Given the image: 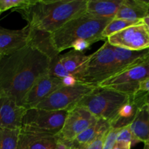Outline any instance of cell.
<instances>
[{
    "label": "cell",
    "instance_id": "1",
    "mask_svg": "<svg viewBox=\"0 0 149 149\" xmlns=\"http://www.w3.org/2000/svg\"><path fill=\"white\" fill-rule=\"evenodd\" d=\"M51 59L31 45L0 58V97L23 106L34 83L48 74Z\"/></svg>",
    "mask_w": 149,
    "mask_h": 149
},
{
    "label": "cell",
    "instance_id": "8",
    "mask_svg": "<svg viewBox=\"0 0 149 149\" xmlns=\"http://www.w3.org/2000/svg\"><path fill=\"white\" fill-rule=\"evenodd\" d=\"M149 77V64H140L110 77L97 87L111 89L128 95L139 91L140 84Z\"/></svg>",
    "mask_w": 149,
    "mask_h": 149
},
{
    "label": "cell",
    "instance_id": "19",
    "mask_svg": "<svg viewBox=\"0 0 149 149\" xmlns=\"http://www.w3.org/2000/svg\"><path fill=\"white\" fill-rule=\"evenodd\" d=\"M57 144L58 141L55 136L20 132L18 149H56Z\"/></svg>",
    "mask_w": 149,
    "mask_h": 149
},
{
    "label": "cell",
    "instance_id": "17",
    "mask_svg": "<svg viewBox=\"0 0 149 149\" xmlns=\"http://www.w3.org/2000/svg\"><path fill=\"white\" fill-rule=\"evenodd\" d=\"M112 49L117 64L116 74L131 67L142 64L143 60L148 54V49L142 51H132L113 46Z\"/></svg>",
    "mask_w": 149,
    "mask_h": 149
},
{
    "label": "cell",
    "instance_id": "9",
    "mask_svg": "<svg viewBox=\"0 0 149 149\" xmlns=\"http://www.w3.org/2000/svg\"><path fill=\"white\" fill-rule=\"evenodd\" d=\"M113 47L132 51L149 49V29L143 22L127 27L107 39Z\"/></svg>",
    "mask_w": 149,
    "mask_h": 149
},
{
    "label": "cell",
    "instance_id": "5",
    "mask_svg": "<svg viewBox=\"0 0 149 149\" xmlns=\"http://www.w3.org/2000/svg\"><path fill=\"white\" fill-rule=\"evenodd\" d=\"M117 74V64L112 46L108 41L98 50L89 55L78 82L97 87L100 83Z\"/></svg>",
    "mask_w": 149,
    "mask_h": 149
},
{
    "label": "cell",
    "instance_id": "33",
    "mask_svg": "<svg viewBox=\"0 0 149 149\" xmlns=\"http://www.w3.org/2000/svg\"><path fill=\"white\" fill-rule=\"evenodd\" d=\"M131 145L125 143H118L116 142L112 149H131Z\"/></svg>",
    "mask_w": 149,
    "mask_h": 149
},
{
    "label": "cell",
    "instance_id": "29",
    "mask_svg": "<svg viewBox=\"0 0 149 149\" xmlns=\"http://www.w3.org/2000/svg\"><path fill=\"white\" fill-rule=\"evenodd\" d=\"M105 135L106 133L99 136L95 141H93V142L82 149H103V143Z\"/></svg>",
    "mask_w": 149,
    "mask_h": 149
},
{
    "label": "cell",
    "instance_id": "12",
    "mask_svg": "<svg viewBox=\"0 0 149 149\" xmlns=\"http://www.w3.org/2000/svg\"><path fill=\"white\" fill-rule=\"evenodd\" d=\"M63 87L64 86L61 79L51 77L48 74L43 76L34 83L27 93L23 100V107L26 109L35 108L52 93Z\"/></svg>",
    "mask_w": 149,
    "mask_h": 149
},
{
    "label": "cell",
    "instance_id": "42",
    "mask_svg": "<svg viewBox=\"0 0 149 149\" xmlns=\"http://www.w3.org/2000/svg\"><path fill=\"white\" fill-rule=\"evenodd\" d=\"M56 149H58V148H56Z\"/></svg>",
    "mask_w": 149,
    "mask_h": 149
},
{
    "label": "cell",
    "instance_id": "6",
    "mask_svg": "<svg viewBox=\"0 0 149 149\" xmlns=\"http://www.w3.org/2000/svg\"><path fill=\"white\" fill-rule=\"evenodd\" d=\"M67 113V111H50L37 108L26 109L20 132L56 136L61 131Z\"/></svg>",
    "mask_w": 149,
    "mask_h": 149
},
{
    "label": "cell",
    "instance_id": "35",
    "mask_svg": "<svg viewBox=\"0 0 149 149\" xmlns=\"http://www.w3.org/2000/svg\"><path fill=\"white\" fill-rule=\"evenodd\" d=\"M143 22L146 25V26L148 27V29H149V15L145 17L143 19Z\"/></svg>",
    "mask_w": 149,
    "mask_h": 149
},
{
    "label": "cell",
    "instance_id": "38",
    "mask_svg": "<svg viewBox=\"0 0 149 149\" xmlns=\"http://www.w3.org/2000/svg\"><path fill=\"white\" fill-rule=\"evenodd\" d=\"M143 149H149V144H145Z\"/></svg>",
    "mask_w": 149,
    "mask_h": 149
},
{
    "label": "cell",
    "instance_id": "40",
    "mask_svg": "<svg viewBox=\"0 0 149 149\" xmlns=\"http://www.w3.org/2000/svg\"><path fill=\"white\" fill-rule=\"evenodd\" d=\"M0 15H1V13H0Z\"/></svg>",
    "mask_w": 149,
    "mask_h": 149
},
{
    "label": "cell",
    "instance_id": "39",
    "mask_svg": "<svg viewBox=\"0 0 149 149\" xmlns=\"http://www.w3.org/2000/svg\"><path fill=\"white\" fill-rule=\"evenodd\" d=\"M148 52H149V49H148Z\"/></svg>",
    "mask_w": 149,
    "mask_h": 149
},
{
    "label": "cell",
    "instance_id": "27",
    "mask_svg": "<svg viewBox=\"0 0 149 149\" xmlns=\"http://www.w3.org/2000/svg\"><path fill=\"white\" fill-rule=\"evenodd\" d=\"M32 0H0V13H3L10 9L15 10L23 8L29 5Z\"/></svg>",
    "mask_w": 149,
    "mask_h": 149
},
{
    "label": "cell",
    "instance_id": "16",
    "mask_svg": "<svg viewBox=\"0 0 149 149\" xmlns=\"http://www.w3.org/2000/svg\"><path fill=\"white\" fill-rule=\"evenodd\" d=\"M110 127V125L108 121L98 119L93 125L79 135L74 141L62 143L67 144L71 149H82L95 141L99 136L107 133Z\"/></svg>",
    "mask_w": 149,
    "mask_h": 149
},
{
    "label": "cell",
    "instance_id": "7",
    "mask_svg": "<svg viewBox=\"0 0 149 149\" xmlns=\"http://www.w3.org/2000/svg\"><path fill=\"white\" fill-rule=\"evenodd\" d=\"M94 87H96L80 82H77L71 87H63L52 93L35 108L50 111H70Z\"/></svg>",
    "mask_w": 149,
    "mask_h": 149
},
{
    "label": "cell",
    "instance_id": "15",
    "mask_svg": "<svg viewBox=\"0 0 149 149\" xmlns=\"http://www.w3.org/2000/svg\"><path fill=\"white\" fill-rule=\"evenodd\" d=\"M148 15L149 0H123L115 18L139 21Z\"/></svg>",
    "mask_w": 149,
    "mask_h": 149
},
{
    "label": "cell",
    "instance_id": "23",
    "mask_svg": "<svg viewBox=\"0 0 149 149\" xmlns=\"http://www.w3.org/2000/svg\"><path fill=\"white\" fill-rule=\"evenodd\" d=\"M20 130H10L0 127V149H18Z\"/></svg>",
    "mask_w": 149,
    "mask_h": 149
},
{
    "label": "cell",
    "instance_id": "10",
    "mask_svg": "<svg viewBox=\"0 0 149 149\" xmlns=\"http://www.w3.org/2000/svg\"><path fill=\"white\" fill-rule=\"evenodd\" d=\"M96 119L92 113L82 106H75L68 111L61 131L56 135L58 141L70 142L95 123Z\"/></svg>",
    "mask_w": 149,
    "mask_h": 149
},
{
    "label": "cell",
    "instance_id": "37",
    "mask_svg": "<svg viewBox=\"0 0 149 149\" xmlns=\"http://www.w3.org/2000/svg\"><path fill=\"white\" fill-rule=\"evenodd\" d=\"M145 108L146 111H147L148 113L149 114V95H148V98L147 103H146V105H145Z\"/></svg>",
    "mask_w": 149,
    "mask_h": 149
},
{
    "label": "cell",
    "instance_id": "24",
    "mask_svg": "<svg viewBox=\"0 0 149 149\" xmlns=\"http://www.w3.org/2000/svg\"><path fill=\"white\" fill-rule=\"evenodd\" d=\"M143 22V20H139V21H130V20H123V19L113 18L104 29L102 31V36L104 39H108L109 36L123 29H126L127 27L133 26V25L137 24Z\"/></svg>",
    "mask_w": 149,
    "mask_h": 149
},
{
    "label": "cell",
    "instance_id": "31",
    "mask_svg": "<svg viewBox=\"0 0 149 149\" xmlns=\"http://www.w3.org/2000/svg\"><path fill=\"white\" fill-rule=\"evenodd\" d=\"M62 82L64 87H71V86L77 84L78 81L72 76H68V77H66L62 79Z\"/></svg>",
    "mask_w": 149,
    "mask_h": 149
},
{
    "label": "cell",
    "instance_id": "34",
    "mask_svg": "<svg viewBox=\"0 0 149 149\" xmlns=\"http://www.w3.org/2000/svg\"><path fill=\"white\" fill-rule=\"evenodd\" d=\"M57 148L58 149H71L70 146L67 145V144L61 142V141H58V144H57Z\"/></svg>",
    "mask_w": 149,
    "mask_h": 149
},
{
    "label": "cell",
    "instance_id": "4",
    "mask_svg": "<svg viewBox=\"0 0 149 149\" xmlns=\"http://www.w3.org/2000/svg\"><path fill=\"white\" fill-rule=\"evenodd\" d=\"M129 97L128 95L111 89L96 87L77 106L87 109L96 119H104L110 123Z\"/></svg>",
    "mask_w": 149,
    "mask_h": 149
},
{
    "label": "cell",
    "instance_id": "26",
    "mask_svg": "<svg viewBox=\"0 0 149 149\" xmlns=\"http://www.w3.org/2000/svg\"><path fill=\"white\" fill-rule=\"evenodd\" d=\"M117 142L131 144L132 146L138 143L139 141L133 135L131 128H130V125H128L118 130V134H117Z\"/></svg>",
    "mask_w": 149,
    "mask_h": 149
},
{
    "label": "cell",
    "instance_id": "2",
    "mask_svg": "<svg viewBox=\"0 0 149 149\" xmlns=\"http://www.w3.org/2000/svg\"><path fill=\"white\" fill-rule=\"evenodd\" d=\"M86 4L87 0H32L26 7L15 10L31 28L51 34L86 13Z\"/></svg>",
    "mask_w": 149,
    "mask_h": 149
},
{
    "label": "cell",
    "instance_id": "30",
    "mask_svg": "<svg viewBox=\"0 0 149 149\" xmlns=\"http://www.w3.org/2000/svg\"><path fill=\"white\" fill-rule=\"evenodd\" d=\"M91 45V44L87 41H77L73 44L72 48H74V50L77 52H83V51L89 49Z\"/></svg>",
    "mask_w": 149,
    "mask_h": 149
},
{
    "label": "cell",
    "instance_id": "14",
    "mask_svg": "<svg viewBox=\"0 0 149 149\" xmlns=\"http://www.w3.org/2000/svg\"><path fill=\"white\" fill-rule=\"evenodd\" d=\"M26 109L9 97H0V127L10 130H20Z\"/></svg>",
    "mask_w": 149,
    "mask_h": 149
},
{
    "label": "cell",
    "instance_id": "13",
    "mask_svg": "<svg viewBox=\"0 0 149 149\" xmlns=\"http://www.w3.org/2000/svg\"><path fill=\"white\" fill-rule=\"evenodd\" d=\"M32 29L26 25L18 30L0 27V57L11 55L29 45Z\"/></svg>",
    "mask_w": 149,
    "mask_h": 149
},
{
    "label": "cell",
    "instance_id": "21",
    "mask_svg": "<svg viewBox=\"0 0 149 149\" xmlns=\"http://www.w3.org/2000/svg\"><path fill=\"white\" fill-rule=\"evenodd\" d=\"M31 31V38L29 45L37 48L46 55L51 60L59 55L54 49L51 40V33H45L41 31L34 30L32 28Z\"/></svg>",
    "mask_w": 149,
    "mask_h": 149
},
{
    "label": "cell",
    "instance_id": "18",
    "mask_svg": "<svg viewBox=\"0 0 149 149\" xmlns=\"http://www.w3.org/2000/svg\"><path fill=\"white\" fill-rule=\"evenodd\" d=\"M123 0H87L86 14L99 18H115Z\"/></svg>",
    "mask_w": 149,
    "mask_h": 149
},
{
    "label": "cell",
    "instance_id": "20",
    "mask_svg": "<svg viewBox=\"0 0 149 149\" xmlns=\"http://www.w3.org/2000/svg\"><path fill=\"white\" fill-rule=\"evenodd\" d=\"M59 56L66 71L76 79L82 73L89 58V55H86L83 52H77L74 49L63 55H59Z\"/></svg>",
    "mask_w": 149,
    "mask_h": 149
},
{
    "label": "cell",
    "instance_id": "22",
    "mask_svg": "<svg viewBox=\"0 0 149 149\" xmlns=\"http://www.w3.org/2000/svg\"><path fill=\"white\" fill-rule=\"evenodd\" d=\"M130 128L136 139L144 144H149V114L143 108L139 111Z\"/></svg>",
    "mask_w": 149,
    "mask_h": 149
},
{
    "label": "cell",
    "instance_id": "41",
    "mask_svg": "<svg viewBox=\"0 0 149 149\" xmlns=\"http://www.w3.org/2000/svg\"><path fill=\"white\" fill-rule=\"evenodd\" d=\"M0 58H1V57H0Z\"/></svg>",
    "mask_w": 149,
    "mask_h": 149
},
{
    "label": "cell",
    "instance_id": "32",
    "mask_svg": "<svg viewBox=\"0 0 149 149\" xmlns=\"http://www.w3.org/2000/svg\"><path fill=\"white\" fill-rule=\"evenodd\" d=\"M139 90H140V91H144L149 93V77L146 79L143 80V81L140 83Z\"/></svg>",
    "mask_w": 149,
    "mask_h": 149
},
{
    "label": "cell",
    "instance_id": "11",
    "mask_svg": "<svg viewBox=\"0 0 149 149\" xmlns=\"http://www.w3.org/2000/svg\"><path fill=\"white\" fill-rule=\"evenodd\" d=\"M148 95V93L140 90L129 95L128 100L122 105L113 119L110 122L111 127L121 129L131 125L139 111L145 106Z\"/></svg>",
    "mask_w": 149,
    "mask_h": 149
},
{
    "label": "cell",
    "instance_id": "28",
    "mask_svg": "<svg viewBox=\"0 0 149 149\" xmlns=\"http://www.w3.org/2000/svg\"><path fill=\"white\" fill-rule=\"evenodd\" d=\"M118 130L110 127L105 137L103 143V149H112L117 142V134Z\"/></svg>",
    "mask_w": 149,
    "mask_h": 149
},
{
    "label": "cell",
    "instance_id": "36",
    "mask_svg": "<svg viewBox=\"0 0 149 149\" xmlns=\"http://www.w3.org/2000/svg\"><path fill=\"white\" fill-rule=\"evenodd\" d=\"M142 64H149V52H148V54L146 55V57L145 58V59L143 60V63Z\"/></svg>",
    "mask_w": 149,
    "mask_h": 149
},
{
    "label": "cell",
    "instance_id": "3",
    "mask_svg": "<svg viewBox=\"0 0 149 149\" xmlns=\"http://www.w3.org/2000/svg\"><path fill=\"white\" fill-rule=\"evenodd\" d=\"M112 20V18H99L83 13L51 33L53 46L59 53L72 47L73 44L77 41H87L92 45L105 40L102 36V31Z\"/></svg>",
    "mask_w": 149,
    "mask_h": 149
},
{
    "label": "cell",
    "instance_id": "25",
    "mask_svg": "<svg viewBox=\"0 0 149 149\" xmlns=\"http://www.w3.org/2000/svg\"><path fill=\"white\" fill-rule=\"evenodd\" d=\"M59 55H57L54 58H53L52 60H51L49 70H48V74L51 76V77L62 79L64 77H68V76L70 75L67 73V71L64 68V65H63L61 61V59H60Z\"/></svg>",
    "mask_w": 149,
    "mask_h": 149
}]
</instances>
